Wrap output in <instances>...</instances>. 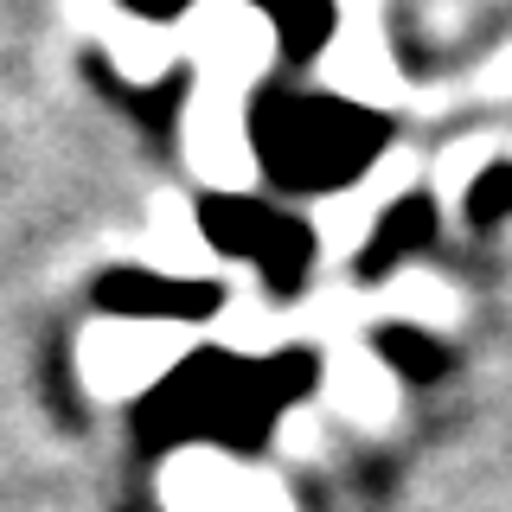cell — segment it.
<instances>
[{"label":"cell","mask_w":512,"mask_h":512,"mask_svg":"<svg viewBox=\"0 0 512 512\" xmlns=\"http://www.w3.org/2000/svg\"><path fill=\"white\" fill-rule=\"evenodd\" d=\"M231 512H288V506H282L276 487H263V480H244V487H237V500H231Z\"/></svg>","instance_id":"1"}]
</instances>
